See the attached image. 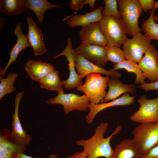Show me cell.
<instances>
[{
    "label": "cell",
    "mask_w": 158,
    "mask_h": 158,
    "mask_svg": "<svg viewBox=\"0 0 158 158\" xmlns=\"http://www.w3.org/2000/svg\"><path fill=\"white\" fill-rule=\"evenodd\" d=\"M109 126L108 123L102 122L95 128L93 135L90 138L79 140L76 141L77 145L83 147V151L87 154L86 158H112L113 149L111 145L110 141L114 135L120 132L121 127L117 126L109 136L104 138Z\"/></svg>",
    "instance_id": "cell-1"
},
{
    "label": "cell",
    "mask_w": 158,
    "mask_h": 158,
    "mask_svg": "<svg viewBox=\"0 0 158 158\" xmlns=\"http://www.w3.org/2000/svg\"><path fill=\"white\" fill-rule=\"evenodd\" d=\"M132 139L141 156L158 144V122L140 123L132 131Z\"/></svg>",
    "instance_id": "cell-2"
},
{
    "label": "cell",
    "mask_w": 158,
    "mask_h": 158,
    "mask_svg": "<svg viewBox=\"0 0 158 158\" xmlns=\"http://www.w3.org/2000/svg\"><path fill=\"white\" fill-rule=\"evenodd\" d=\"M110 77L102 76L100 73L90 74L86 77L84 83L76 89L84 93L92 104L103 102L107 92V83Z\"/></svg>",
    "instance_id": "cell-3"
},
{
    "label": "cell",
    "mask_w": 158,
    "mask_h": 158,
    "mask_svg": "<svg viewBox=\"0 0 158 158\" xmlns=\"http://www.w3.org/2000/svg\"><path fill=\"white\" fill-rule=\"evenodd\" d=\"M99 23L107 45L120 48L127 38L125 26L122 17H103Z\"/></svg>",
    "instance_id": "cell-4"
},
{
    "label": "cell",
    "mask_w": 158,
    "mask_h": 158,
    "mask_svg": "<svg viewBox=\"0 0 158 158\" xmlns=\"http://www.w3.org/2000/svg\"><path fill=\"white\" fill-rule=\"evenodd\" d=\"M119 11L124 22L126 33L133 37L143 31L138 24L143 10L138 0H118Z\"/></svg>",
    "instance_id": "cell-5"
},
{
    "label": "cell",
    "mask_w": 158,
    "mask_h": 158,
    "mask_svg": "<svg viewBox=\"0 0 158 158\" xmlns=\"http://www.w3.org/2000/svg\"><path fill=\"white\" fill-rule=\"evenodd\" d=\"M46 104H60L62 106L65 115L74 110L87 111L89 110L88 105L90 101L87 97L77 94L64 92L58 93L55 97L51 98L45 102Z\"/></svg>",
    "instance_id": "cell-6"
},
{
    "label": "cell",
    "mask_w": 158,
    "mask_h": 158,
    "mask_svg": "<svg viewBox=\"0 0 158 158\" xmlns=\"http://www.w3.org/2000/svg\"><path fill=\"white\" fill-rule=\"evenodd\" d=\"M151 40L140 32L130 39L127 38L122 48L125 59L139 63L151 44Z\"/></svg>",
    "instance_id": "cell-7"
},
{
    "label": "cell",
    "mask_w": 158,
    "mask_h": 158,
    "mask_svg": "<svg viewBox=\"0 0 158 158\" xmlns=\"http://www.w3.org/2000/svg\"><path fill=\"white\" fill-rule=\"evenodd\" d=\"M137 102L140 108L130 116L131 121L140 123L158 122V97L148 99L146 95H143Z\"/></svg>",
    "instance_id": "cell-8"
},
{
    "label": "cell",
    "mask_w": 158,
    "mask_h": 158,
    "mask_svg": "<svg viewBox=\"0 0 158 158\" xmlns=\"http://www.w3.org/2000/svg\"><path fill=\"white\" fill-rule=\"evenodd\" d=\"M76 54L73 48L72 41L69 38L66 46L63 51L53 57L54 59H55L61 56H64L68 62V68L70 72L69 77L66 80L61 81L63 87L65 89L71 90L83 84L82 79L80 78L75 71Z\"/></svg>",
    "instance_id": "cell-9"
},
{
    "label": "cell",
    "mask_w": 158,
    "mask_h": 158,
    "mask_svg": "<svg viewBox=\"0 0 158 158\" xmlns=\"http://www.w3.org/2000/svg\"><path fill=\"white\" fill-rule=\"evenodd\" d=\"M77 54L81 56L93 64L104 68L108 61L107 46H101L81 43L74 49Z\"/></svg>",
    "instance_id": "cell-10"
},
{
    "label": "cell",
    "mask_w": 158,
    "mask_h": 158,
    "mask_svg": "<svg viewBox=\"0 0 158 158\" xmlns=\"http://www.w3.org/2000/svg\"><path fill=\"white\" fill-rule=\"evenodd\" d=\"M24 92H19L15 97L14 113L12 114V130L10 134V136L16 143L26 146L30 144L32 137L23 129L18 114L19 104Z\"/></svg>",
    "instance_id": "cell-11"
},
{
    "label": "cell",
    "mask_w": 158,
    "mask_h": 158,
    "mask_svg": "<svg viewBox=\"0 0 158 158\" xmlns=\"http://www.w3.org/2000/svg\"><path fill=\"white\" fill-rule=\"evenodd\" d=\"M138 65L151 83L158 80V51L153 45H150Z\"/></svg>",
    "instance_id": "cell-12"
},
{
    "label": "cell",
    "mask_w": 158,
    "mask_h": 158,
    "mask_svg": "<svg viewBox=\"0 0 158 158\" xmlns=\"http://www.w3.org/2000/svg\"><path fill=\"white\" fill-rule=\"evenodd\" d=\"M75 68L80 78L82 79L88 75L92 73L103 74L109 76H114L118 78L121 74L112 69L109 70L99 67L90 62L83 57L76 54Z\"/></svg>",
    "instance_id": "cell-13"
},
{
    "label": "cell",
    "mask_w": 158,
    "mask_h": 158,
    "mask_svg": "<svg viewBox=\"0 0 158 158\" xmlns=\"http://www.w3.org/2000/svg\"><path fill=\"white\" fill-rule=\"evenodd\" d=\"M136 96H131L129 93H126L121 97L109 102L98 104L90 103L88 105L90 111L85 117L87 123L89 124H91L96 116L99 112L107 108L115 106H124L133 104Z\"/></svg>",
    "instance_id": "cell-14"
},
{
    "label": "cell",
    "mask_w": 158,
    "mask_h": 158,
    "mask_svg": "<svg viewBox=\"0 0 158 158\" xmlns=\"http://www.w3.org/2000/svg\"><path fill=\"white\" fill-rule=\"evenodd\" d=\"M81 43L105 46L107 45L99 22L82 27L79 33Z\"/></svg>",
    "instance_id": "cell-15"
},
{
    "label": "cell",
    "mask_w": 158,
    "mask_h": 158,
    "mask_svg": "<svg viewBox=\"0 0 158 158\" xmlns=\"http://www.w3.org/2000/svg\"><path fill=\"white\" fill-rule=\"evenodd\" d=\"M10 129H1L0 131V158H15L16 152L25 153L26 146L19 145L10 136Z\"/></svg>",
    "instance_id": "cell-16"
},
{
    "label": "cell",
    "mask_w": 158,
    "mask_h": 158,
    "mask_svg": "<svg viewBox=\"0 0 158 158\" xmlns=\"http://www.w3.org/2000/svg\"><path fill=\"white\" fill-rule=\"evenodd\" d=\"M27 20L28 30L26 35L30 46L32 48L35 56L42 55L47 51L42 31L30 17H28Z\"/></svg>",
    "instance_id": "cell-17"
},
{
    "label": "cell",
    "mask_w": 158,
    "mask_h": 158,
    "mask_svg": "<svg viewBox=\"0 0 158 158\" xmlns=\"http://www.w3.org/2000/svg\"><path fill=\"white\" fill-rule=\"evenodd\" d=\"M14 34L17 37V40L15 45L12 47L9 53L10 54L9 61L5 67L0 69V76H4L8 68L13 63H15L20 52L25 48L30 47L26 35L24 34L22 31L21 23H18L15 26Z\"/></svg>",
    "instance_id": "cell-18"
},
{
    "label": "cell",
    "mask_w": 158,
    "mask_h": 158,
    "mask_svg": "<svg viewBox=\"0 0 158 158\" xmlns=\"http://www.w3.org/2000/svg\"><path fill=\"white\" fill-rule=\"evenodd\" d=\"M107 85L109 87V90L104 99L103 102L117 99L124 93L133 94L136 90V87L134 84H124L118 78L114 76L110 77Z\"/></svg>",
    "instance_id": "cell-19"
},
{
    "label": "cell",
    "mask_w": 158,
    "mask_h": 158,
    "mask_svg": "<svg viewBox=\"0 0 158 158\" xmlns=\"http://www.w3.org/2000/svg\"><path fill=\"white\" fill-rule=\"evenodd\" d=\"M103 7L99 6L94 10L83 15L70 16L68 18L66 23L70 27L78 26L83 27L92 23L99 22L103 17Z\"/></svg>",
    "instance_id": "cell-20"
},
{
    "label": "cell",
    "mask_w": 158,
    "mask_h": 158,
    "mask_svg": "<svg viewBox=\"0 0 158 158\" xmlns=\"http://www.w3.org/2000/svg\"><path fill=\"white\" fill-rule=\"evenodd\" d=\"M25 69L30 78L38 82L48 74L55 70L54 66L49 63L32 60L26 62Z\"/></svg>",
    "instance_id": "cell-21"
},
{
    "label": "cell",
    "mask_w": 158,
    "mask_h": 158,
    "mask_svg": "<svg viewBox=\"0 0 158 158\" xmlns=\"http://www.w3.org/2000/svg\"><path fill=\"white\" fill-rule=\"evenodd\" d=\"M141 157L132 139L126 138L116 145L112 158H141Z\"/></svg>",
    "instance_id": "cell-22"
},
{
    "label": "cell",
    "mask_w": 158,
    "mask_h": 158,
    "mask_svg": "<svg viewBox=\"0 0 158 158\" xmlns=\"http://www.w3.org/2000/svg\"><path fill=\"white\" fill-rule=\"evenodd\" d=\"M25 10L33 11L36 15L38 23H43L44 13L49 9L61 8L60 5H54L46 0H25Z\"/></svg>",
    "instance_id": "cell-23"
},
{
    "label": "cell",
    "mask_w": 158,
    "mask_h": 158,
    "mask_svg": "<svg viewBox=\"0 0 158 158\" xmlns=\"http://www.w3.org/2000/svg\"><path fill=\"white\" fill-rule=\"evenodd\" d=\"M25 10V0L0 1V13L13 16L22 14Z\"/></svg>",
    "instance_id": "cell-24"
},
{
    "label": "cell",
    "mask_w": 158,
    "mask_h": 158,
    "mask_svg": "<svg viewBox=\"0 0 158 158\" xmlns=\"http://www.w3.org/2000/svg\"><path fill=\"white\" fill-rule=\"evenodd\" d=\"M39 83L42 88L50 91H56L58 93L64 92L59 72L55 70L41 79Z\"/></svg>",
    "instance_id": "cell-25"
},
{
    "label": "cell",
    "mask_w": 158,
    "mask_h": 158,
    "mask_svg": "<svg viewBox=\"0 0 158 158\" xmlns=\"http://www.w3.org/2000/svg\"><path fill=\"white\" fill-rule=\"evenodd\" d=\"M121 69H124L128 72L135 73L136 77L134 82L136 84L142 85L145 83V80L147 78L138 64L136 63L125 60L119 63L114 64L112 69L116 71Z\"/></svg>",
    "instance_id": "cell-26"
},
{
    "label": "cell",
    "mask_w": 158,
    "mask_h": 158,
    "mask_svg": "<svg viewBox=\"0 0 158 158\" xmlns=\"http://www.w3.org/2000/svg\"><path fill=\"white\" fill-rule=\"evenodd\" d=\"M18 76V74L11 71L6 78L0 76V100L6 95L11 93L16 90L14 84Z\"/></svg>",
    "instance_id": "cell-27"
},
{
    "label": "cell",
    "mask_w": 158,
    "mask_h": 158,
    "mask_svg": "<svg viewBox=\"0 0 158 158\" xmlns=\"http://www.w3.org/2000/svg\"><path fill=\"white\" fill-rule=\"evenodd\" d=\"M155 10L150 11L149 18L144 20L141 25L142 29L145 35L151 40H158V24L155 22L153 19Z\"/></svg>",
    "instance_id": "cell-28"
},
{
    "label": "cell",
    "mask_w": 158,
    "mask_h": 158,
    "mask_svg": "<svg viewBox=\"0 0 158 158\" xmlns=\"http://www.w3.org/2000/svg\"><path fill=\"white\" fill-rule=\"evenodd\" d=\"M107 47V57L108 61H111L115 64L126 60L123 50L120 47L108 45Z\"/></svg>",
    "instance_id": "cell-29"
},
{
    "label": "cell",
    "mask_w": 158,
    "mask_h": 158,
    "mask_svg": "<svg viewBox=\"0 0 158 158\" xmlns=\"http://www.w3.org/2000/svg\"><path fill=\"white\" fill-rule=\"evenodd\" d=\"M104 8L102 14L103 17L112 16L121 17L117 8L118 2L116 0H104Z\"/></svg>",
    "instance_id": "cell-30"
},
{
    "label": "cell",
    "mask_w": 158,
    "mask_h": 158,
    "mask_svg": "<svg viewBox=\"0 0 158 158\" xmlns=\"http://www.w3.org/2000/svg\"><path fill=\"white\" fill-rule=\"evenodd\" d=\"M143 10L145 12L158 8V1L153 0H138Z\"/></svg>",
    "instance_id": "cell-31"
},
{
    "label": "cell",
    "mask_w": 158,
    "mask_h": 158,
    "mask_svg": "<svg viewBox=\"0 0 158 158\" xmlns=\"http://www.w3.org/2000/svg\"><path fill=\"white\" fill-rule=\"evenodd\" d=\"M136 88H142L145 91L153 90H158V80L150 83H145L143 85L137 86Z\"/></svg>",
    "instance_id": "cell-32"
},
{
    "label": "cell",
    "mask_w": 158,
    "mask_h": 158,
    "mask_svg": "<svg viewBox=\"0 0 158 158\" xmlns=\"http://www.w3.org/2000/svg\"><path fill=\"white\" fill-rule=\"evenodd\" d=\"M83 1L84 0H71L69 4L71 9L76 12L83 8Z\"/></svg>",
    "instance_id": "cell-33"
},
{
    "label": "cell",
    "mask_w": 158,
    "mask_h": 158,
    "mask_svg": "<svg viewBox=\"0 0 158 158\" xmlns=\"http://www.w3.org/2000/svg\"><path fill=\"white\" fill-rule=\"evenodd\" d=\"M141 158H158V144Z\"/></svg>",
    "instance_id": "cell-34"
},
{
    "label": "cell",
    "mask_w": 158,
    "mask_h": 158,
    "mask_svg": "<svg viewBox=\"0 0 158 158\" xmlns=\"http://www.w3.org/2000/svg\"><path fill=\"white\" fill-rule=\"evenodd\" d=\"M15 158H34L32 156L26 155L24 153L20 152H16L14 154ZM58 155L56 154H51L48 158H57Z\"/></svg>",
    "instance_id": "cell-35"
},
{
    "label": "cell",
    "mask_w": 158,
    "mask_h": 158,
    "mask_svg": "<svg viewBox=\"0 0 158 158\" xmlns=\"http://www.w3.org/2000/svg\"><path fill=\"white\" fill-rule=\"evenodd\" d=\"M87 154L83 151L81 152L77 151L71 155L67 156L66 158H86Z\"/></svg>",
    "instance_id": "cell-36"
},
{
    "label": "cell",
    "mask_w": 158,
    "mask_h": 158,
    "mask_svg": "<svg viewBox=\"0 0 158 158\" xmlns=\"http://www.w3.org/2000/svg\"><path fill=\"white\" fill-rule=\"evenodd\" d=\"M96 0H84L83 3V7L87 4H88L90 6V9H93Z\"/></svg>",
    "instance_id": "cell-37"
},
{
    "label": "cell",
    "mask_w": 158,
    "mask_h": 158,
    "mask_svg": "<svg viewBox=\"0 0 158 158\" xmlns=\"http://www.w3.org/2000/svg\"><path fill=\"white\" fill-rule=\"evenodd\" d=\"M5 18L2 17L0 18V29L1 30L4 25L5 22Z\"/></svg>",
    "instance_id": "cell-38"
},
{
    "label": "cell",
    "mask_w": 158,
    "mask_h": 158,
    "mask_svg": "<svg viewBox=\"0 0 158 158\" xmlns=\"http://www.w3.org/2000/svg\"><path fill=\"white\" fill-rule=\"evenodd\" d=\"M153 19L154 21H158V16H157L156 15H154Z\"/></svg>",
    "instance_id": "cell-39"
}]
</instances>
